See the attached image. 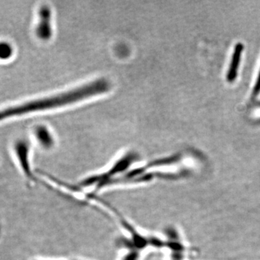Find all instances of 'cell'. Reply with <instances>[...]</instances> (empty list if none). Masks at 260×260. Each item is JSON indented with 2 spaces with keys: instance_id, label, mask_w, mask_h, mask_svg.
I'll return each instance as SVG.
<instances>
[{
  "instance_id": "6da1fadb",
  "label": "cell",
  "mask_w": 260,
  "mask_h": 260,
  "mask_svg": "<svg viewBox=\"0 0 260 260\" xmlns=\"http://www.w3.org/2000/svg\"><path fill=\"white\" fill-rule=\"evenodd\" d=\"M50 109L49 100L47 98L39 99V100L32 101V102L25 103L20 106L10 107L9 109L0 112V120L11 117V116L21 115V114H28L39 111L47 110Z\"/></svg>"
},
{
  "instance_id": "7a4b0ae2",
  "label": "cell",
  "mask_w": 260,
  "mask_h": 260,
  "mask_svg": "<svg viewBox=\"0 0 260 260\" xmlns=\"http://www.w3.org/2000/svg\"><path fill=\"white\" fill-rule=\"evenodd\" d=\"M15 153L19 160L20 167L23 171L24 175L29 182L36 183L38 181L37 178L34 176L31 167H30V160H29V147L28 143L24 140H20L15 144Z\"/></svg>"
},
{
  "instance_id": "3957f363",
  "label": "cell",
  "mask_w": 260,
  "mask_h": 260,
  "mask_svg": "<svg viewBox=\"0 0 260 260\" xmlns=\"http://www.w3.org/2000/svg\"><path fill=\"white\" fill-rule=\"evenodd\" d=\"M40 21L37 27L38 37L42 39H48L51 37V29L50 24L51 12L48 7H43L39 10Z\"/></svg>"
},
{
  "instance_id": "277c9868",
  "label": "cell",
  "mask_w": 260,
  "mask_h": 260,
  "mask_svg": "<svg viewBox=\"0 0 260 260\" xmlns=\"http://www.w3.org/2000/svg\"><path fill=\"white\" fill-rule=\"evenodd\" d=\"M243 47L242 44H238L235 48L232 63H231L230 68H229V73H228V80L229 81H233L237 77V72L239 68V62H240L241 54Z\"/></svg>"
},
{
  "instance_id": "5b68a950",
  "label": "cell",
  "mask_w": 260,
  "mask_h": 260,
  "mask_svg": "<svg viewBox=\"0 0 260 260\" xmlns=\"http://www.w3.org/2000/svg\"><path fill=\"white\" fill-rule=\"evenodd\" d=\"M36 135H37L39 143L44 148H50L54 145L52 136L45 126H38L36 129Z\"/></svg>"
},
{
  "instance_id": "8992f818",
  "label": "cell",
  "mask_w": 260,
  "mask_h": 260,
  "mask_svg": "<svg viewBox=\"0 0 260 260\" xmlns=\"http://www.w3.org/2000/svg\"><path fill=\"white\" fill-rule=\"evenodd\" d=\"M13 47L7 42H0V59L6 60L13 55Z\"/></svg>"
},
{
  "instance_id": "52a82bcc",
  "label": "cell",
  "mask_w": 260,
  "mask_h": 260,
  "mask_svg": "<svg viewBox=\"0 0 260 260\" xmlns=\"http://www.w3.org/2000/svg\"><path fill=\"white\" fill-rule=\"evenodd\" d=\"M260 91V73L259 74V76H258L257 80H256V83L255 84V86H254V90H253V95L255 96V95H257Z\"/></svg>"
}]
</instances>
